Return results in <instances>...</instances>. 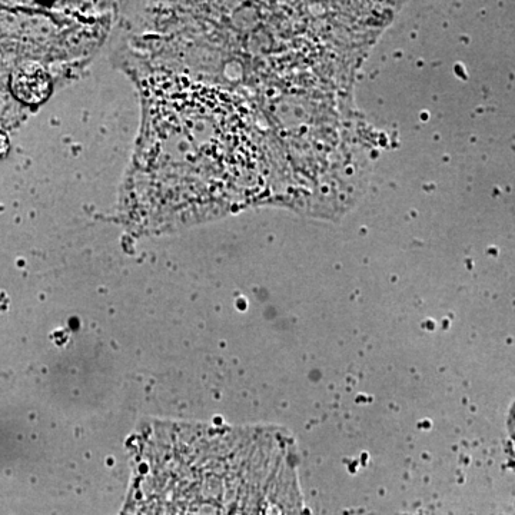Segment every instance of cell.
<instances>
[{"instance_id": "1", "label": "cell", "mask_w": 515, "mask_h": 515, "mask_svg": "<svg viewBox=\"0 0 515 515\" xmlns=\"http://www.w3.org/2000/svg\"><path fill=\"white\" fill-rule=\"evenodd\" d=\"M192 116V109L181 111L182 129L171 124L168 129L154 119L148 172L158 191L164 189L172 201L176 196L179 202L219 196L227 191V176L238 175L235 144H217V134L195 132Z\"/></svg>"}, {"instance_id": "2", "label": "cell", "mask_w": 515, "mask_h": 515, "mask_svg": "<svg viewBox=\"0 0 515 515\" xmlns=\"http://www.w3.org/2000/svg\"><path fill=\"white\" fill-rule=\"evenodd\" d=\"M12 91L28 105H38L51 93V79L39 63H25L12 75Z\"/></svg>"}, {"instance_id": "3", "label": "cell", "mask_w": 515, "mask_h": 515, "mask_svg": "<svg viewBox=\"0 0 515 515\" xmlns=\"http://www.w3.org/2000/svg\"><path fill=\"white\" fill-rule=\"evenodd\" d=\"M9 149V141L6 135L0 134V156L6 154Z\"/></svg>"}]
</instances>
